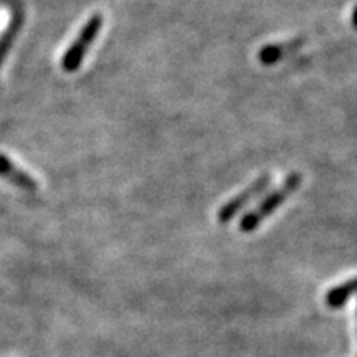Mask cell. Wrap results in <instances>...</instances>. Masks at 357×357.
<instances>
[{
	"label": "cell",
	"instance_id": "7a4b0ae2",
	"mask_svg": "<svg viewBox=\"0 0 357 357\" xmlns=\"http://www.w3.org/2000/svg\"><path fill=\"white\" fill-rule=\"evenodd\" d=\"M102 26V15L101 13H93L89 17L86 24L83 25L82 32L78 33L77 40L71 43V47L66 50V53L61 58V68L66 73H73L82 66L84 56H86L88 48L91 47V43L95 42L98 33H100Z\"/></svg>",
	"mask_w": 357,
	"mask_h": 357
},
{
	"label": "cell",
	"instance_id": "8992f818",
	"mask_svg": "<svg viewBox=\"0 0 357 357\" xmlns=\"http://www.w3.org/2000/svg\"><path fill=\"white\" fill-rule=\"evenodd\" d=\"M284 45H268V47L261 48L260 52V61L265 65H273L276 61L280 60L281 56H283V52H284Z\"/></svg>",
	"mask_w": 357,
	"mask_h": 357
},
{
	"label": "cell",
	"instance_id": "6da1fadb",
	"mask_svg": "<svg viewBox=\"0 0 357 357\" xmlns=\"http://www.w3.org/2000/svg\"><path fill=\"white\" fill-rule=\"evenodd\" d=\"M301 184V174L294 172L284 178V182L280 187H276L275 190H271L255 208L245 213L240 220V230L243 234H250V231L257 230L261 225V222L265 220L273 213L276 208L281 207L284 204L289 195H293L298 190V187Z\"/></svg>",
	"mask_w": 357,
	"mask_h": 357
},
{
	"label": "cell",
	"instance_id": "5b68a950",
	"mask_svg": "<svg viewBox=\"0 0 357 357\" xmlns=\"http://www.w3.org/2000/svg\"><path fill=\"white\" fill-rule=\"evenodd\" d=\"M356 291V280L351 278L341 283L339 287L333 288L331 291L326 294V305L333 310H337V307H342L347 303V300L354 294Z\"/></svg>",
	"mask_w": 357,
	"mask_h": 357
},
{
	"label": "cell",
	"instance_id": "3957f363",
	"mask_svg": "<svg viewBox=\"0 0 357 357\" xmlns=\"http://www.w3.org/2000/svg\"><path fill=\"white\" fill-rule=\"evenodd\" d=\"M270 184H271L270 176H261L260 178H257V181L253 182V184H250L243 192H240L238 195H235L234 199H230L229 202H225L222 205L220 211H218V215H217L218 222L227 223V222H230L231 218H235L242 208L247 207L252 200H255L258 195L263 194V192L270 187Z\"/></svg>",
	"mask_w": 357,
	"mask_h": 357
},
{
	"label": "cell",
	"instance_id": "277c9868",
	"mask_svg": "<svg viewBox=\"0 0 357 357\" xmlns=\"http://www.w3.org/2000/svg\"><path fill=\"white\" fill-rule=\"evenodd\" d=\"M0 177L7 178L8 182H12L13 185L20 187L24 190H37L38 184L37 181L30 176L29 172H25L24 169L17 166L15 162H12L6 154H0Z\"/></svg>",
	"mask_w": 357,
	"mask_h": 357
}]
</instances>
